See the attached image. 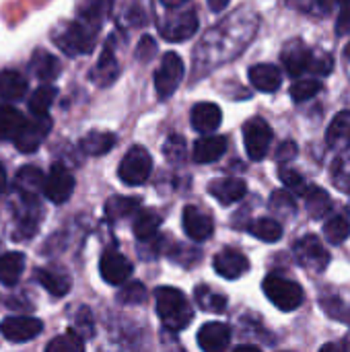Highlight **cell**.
Here are the masks:
<instances>
[{
    "mask_svg": "<svg viewBox=\"0 0 350 352\" xmlns=\"http://www.w3.org/2000/svg\"><path fill=\"white\" fill-rule=\"evenodd\" d=\"M350 33V0H344L340 4V14L336 23V35H349Z\"/></svg>",
    "mask_w": 350,
    "mask_h": 352,
    "instance_id": "cell-50",
    "label": "cell"
},
{
    "mask_svg": "<svg viewBox=\"0 0 350 352\" xmlns=\"http://www.w3.org/2000/svg\"><path fill=\"white\" fill-rule=\"evenodd\" d=\"M227 4H229V0H208V6L212 12H221Z\"/></svg>",
    "mask_w": 350,
    "mask_h": 352,
    "instance_id": "cell-53",
    "label": "cell"
},
{
    "mask_svg": "<svg viewBox=\"0 0 350 352\" xmlns=\"http://www.w3.org/2000/svg\"><path fill=\"white\" fill-rule=\"evenodd\" d=\"M41 192L52 204H64L74 192V175L62 163H54L47 177H43Z\"/></svg>",
    "mask_w": 350,
    "mask_h": 352,
    "instance_id": "cell-10",
    "label": "cell"
},
{
    "mask_svg": "<svg viewBox=\"0 0 350 352\" xmlns=\"http://www.w3.org/2000/svg\"><path fill=\"white\" fill-rule=\"evenodd\" d=\"M50 130H52V120L47 118V113L43 116L33 113V118L25 120L23 126L19 128L14 136V146L21 153H35L41 146V142L47 138Z\"/></svg>",
    "mask_w": 350,
    "mask_h": 352,
    "instance_id": "cell-8",
    "label": "cell"
},
{
    "mask_svg": "<svg viewBox=\"0 0 350 352\" xmlns=\"http://www.w3.org/2000/svg\"><path fill=\"white\" fill-rule=\"evenodd\" d=\"M248 231L264 243H276L283 237V225L276 219H268V217L252 221L248 225Z\"/></svg>",
    "mask_w": 350,
    "mask_h": 352,
    "instance_id": "cell-31",
    "label": "cell"
},
{
    "mask_svg": "<svg viewBox=\"0 0 350 352\" xmlns=\"http://www.w3.org/2000/svg\"><path fill=\"white\" fill-rule=\"evenodd\" d=\"M25 270V256L21 252H6L0 256V283L14 287Z\"/></svg>",
    "mask_w": 350,
    "mask_h": 352,
    "instance_id": "cell-29",
    "label": "cell"
},
{
    "mask_svg": "<svg viewBox=\"0 0 350 352\" xmlns=\"http://www.w3.org/2000/svg\"><path fill=\"white\" fill-rule=\"evenodd\" d=\"M155 54H157V41H155L151 35H144V37L140 39L138 47H136L138 60H140V62H149V60H153Z\"/></svg>",
    "mask_w": 350,
    "mask_h": 352,
    "instance_id": "cell-49",
    "label": "cell"
},
{
    "mask_svg": "<svg viewBox=\"0 0 350 352\" xmlns=\"http://www.w3.org/2000/svg\"><path fill=\"white\" fill-rule=\"evenodd\" d=\"M155 301H157V314L165 328L179 332L190 326L194 318V309L182 291L173 287H161L155 291Z\"/></svg>",
    "mask_w": 350,
    "mask_h": 352,
    "instance_id": "cell-1",
    "label": "cell"
},
{
    "mask_svg": "<svg viewBox=\"0 0 350 352\" xmlns=\"http://www.w3.org/2000/svg\"><path fill=\"white\" fill-rule=\"evenodd\" d=\"M182 221H184V231L192 241H206L215 233L212 219L196 206H186Z\"/></svg>",
    "mask_w": 350,
    "mask_h": 352,
    "instance_id": "cell-16",
    "label": "cell"
},
{
    "mask_svg": "<svg viewBox=\"0 0 350 352\" xmlns=\"http://www.w3.org/2000/svg\"><path fill=\"white\" fill-rule=\"evenodd\" d=\"M272 128L264 118H252L243 124V144L252 161H262L272 144Z\"/></svg>",
    "mask_w": 350,
    "mask_h": 352,
    "instance_id": "cell-5",
    "label": "cell"
},
{
    "mask_svg": "<svg viewBox=\"0 0 350 352\" xmlns=\"http://www.w3.org/2000/svg\"><path fill=\"white\" fill-rule=\"evenodd\" d=\"M208 192H210V196L217 198L223 206H231V204L239 202V200L245 196L248 186H245V182L239 179V177H221V179L210 182Z\"/></svg>",
    "mask_w": 350,
    "mask_h": 352,
    "instance_id": "cell-18",
    "label": "cell"
},
{
    "mask_svg": "<svg viewBox=\"0 0 350 352\" xmlns=\"http://www.w3.org/2000/svg\"><path fill=\"white\" fill-rule=\"evenodd\" d=\"M270 210L281 217H293L297 214V202L291 194V190H276L270 196Z\"/></svg>",
    "mask_w": 350,
    "mask_h": 352,
    "instance_id": "cell-39",
    "label": "cell"
},
{
    "mask_svg": "<svg viewBox=\"0 0 350 352\" xmlns=\"http://www.w3.org/2000/svg\"><path fill=\"white\" fill-rule=\"evenodd\" d=\"M118 138L113 132H105V130H93L87 132L80 138V151L89 157H101L105 153H109L116 146Z\"/></svg>",
    "mask_w": 350,
    "mask_h": 352,
    "instance_id": "cell-26",
    "label": "cell"
},
{
    "mask_svg": "<svg viewBox=\"0 0 350 352\" xmlns=\"http://www.w3.org/2000/svg\"><path fill=\"white\" fill-rule=\"evenodd\" d=\"M262 289H264V295L268 297V301L281 309V311H295L301 307L303 303V289L299 287V283L295 280H289V278H283L278 274H270L264 278L262 283Z\"/></svg>",
    "mask_w": 350,
    "mask_h": 352,
    "instance_id": "cell-3",
    "label": "cell"
},
{
    "mask_svg": "<svg viewBox=\"0 0 350 352\" xmlns=\"http://www.w3.org/2000/svg\"><path fill=\"white\" fill-rule=\"evenodd\" d=\"M99 272H101V278L105 283L120 287V285H124L130 278L132 264H130V260L124 254H120V250L107 248L103 252L101 260H99Z\"/></svg>",
    "mask_w": 350,
    "mask_h": 352,
    "instance_id": "cell-12",
    "label": "cell"
},
{
    "mask_svg": "<svg viewBox=\"0 0 350 352\" xmlns=\"http://www.w3.org/2000/svg\"><path fill=\"white\" fill-rule=\"evenodd\" d=\"M41 330H43L41 320L27 318V316H12L0 324V334L8 342H29L35 336H39Z\"/></svg>",
    "mask_w": 350,
    "mask_h": 352,
    "instance_id": "cell-13",
    "label": "cell"
},
{
    "mask_svg": "<svg viewBox=\"0 0 350 352\" xmlns=\"http://www.w3.org/2000/svg\"><path fill=\"white\" fill-rule=\"evenodd\" d=\"M332 68H334V60H332V56H330V54H326V52H324V54H314L309 72L328 76V74L332 72Z\"/></svg>",
    "mask_w": 350,
    "mask_h": 352,
    "instance_id": "cell-48",
    "label": "cell"
},
{
    "mask_svg": "<svg viewBox=\"0 0 350 352\" xmlns=\"http://www.w3.org/2000/svg\"><path fill=\"white\" fill-rule=\"evenodd\" d=\"M4 190H6V171H4V167L0 163V196L4 194Z\"/></svg>",
    "mask_w": 350,
    "mask_h": 352,
    "instance_id": "cell-55",
    "label": "cell"
},
{
    "mask_svg": "<svg viewBox=\"0 0 350 352\" xmlns=\"http://www.w3.org/2000/svg\"><path fill=\"white\" fill-rule=\"evenodd\" d=\"M163 153L171 163H179L186 155V140L179 134H171L163 146Z\"/></svg>",
    "mask_w": 350,
    "mask_h": 352,
    "instance_id": "cell-46",
    "label": "cell"
},
{
    "mask_svg": "<svg viewBox=\"0 0 350 352\" xmlns=\"http://www.w3.org/2000/svg\"><path fill=\"white\" fill-rule=\"evenodd\" d=\"M278 179L295 194H303L305 192V179L301 177V173L297 169H289V167H281L278 171Z\"/></svg>",
    "mask_w": 350,
    "mask_h": 352,
    "instance_id": "cell-45",
    "label": "cell"
},
{
    "mask_svg": "<svg viewBox=\"0 0 350 352\" xmlns=\"http://www.w3.org/2000/svg\"><path fill=\"white\" fill-rule=\"evenodd\" d=\"M301 196L305 200V208H307V212H309L311 219L320 221V219H324V217L330 214V210H332V198L320 186H307Z\"/></svg>",
    "mask_w": 350,
    "mask_h": 352,
    "instance_id": "cell-27",
    "label": "cell"
},
{
    "mask_svg": "<svg viewBox=\"0 0 350 352\" xmlns=\"http://www.w3.org/2000/svg\"><path fill=\"white\" fill-rule=\"evenodd\" d=\"M83 349H85V340L76 332L62 334L45 346L47 352H80Z\"/></svg>",
    "mask_w": 350,
    "mask_h": 352,
    "instance_id": "cell-41",
    "label": "cell"
},
{
    "mask_svg": "<svg viewBox=\"0 0 350 352\" xmlns=\"http://www.w3.org/2000/svg\"><path fill=\"white\" fill-rule=\"evenodd\" d=\"M320 303H322V309H324L332 320L342 322V324L350 326V307L342 301V299H338V297H326V299H322Z\"/></svg>",
    "mask_w": 350,
    "mask_h": 352,
    "instance_id": "cell-44",
    "label": "cell"
},
{
    "mask_svg": "<svg viewBox=\"0 0 350 352\" xmlns=\"http://www.w3.org/2000/svg\"><path fill=\"white\" fill-rule=\"evenodd\" d=\"M231 342V328L221 322L204 324L198 332V346L206 352L225 351Z\"/></svg>",
    "mask_w": 350,
    "mask_h": 352,
    "instance_id": "cell-17",
    "label": "cell"
},
{
    "mask_svg": "<svg viewBox=\"0 0 350 352\" xmlns=\"http://www.w3.org/2000/svg\"><path fill=\"white\" fill-rule=\"evenodd\" d=\"M250 82L260 93H274L283 85V72L274 64H254L250 68Z\"/></svg>",
    "mask_w": 350,
    "mask_h": 352,
    "instance_id": "cell-21",
    "label": "cell"
},
{
    "mask_svg": "<svg viewBox=\"0 0 350 352\" xmlns=\"http://www.w3.org/2000/svg\"><path fill=\"white\" fill-rule=\"evenodd\" d=\"M309 2H311V10H314V6H318L320 12L328 14V12H332L336 6H340L344 0H309Z\"/></svg>",
    "mask_w": 350,
    "mask_h": 352,
    "instance_id": "cell-52",
    "label": "cell"
},
{
    "mask_svg": "<svg viewBox=\"0 0 350 352\" xmlns=\"http://www.w3.org/2000/svg\"><path fill=\"white\" fill-rule=\"evenodd\" d=\"M332 182L334 186L350 196V155L349 157H336L332 163Z\"/></svg>",
    "mask_w": 350,
    "mask_h": 352,
    "instance_id": "cell-40",
    "label": "cell"
},
{
    "mask_svg": "<svg viewBox=\"0 0 350 352\" xmlns=\"http://www.w3.org/2000/svg\"><path fill=\"white\" fill-rule=\"evenodd\" d=\"M41 188H43V175H41L39 167L25 165V167L19 169V173H17V192L37 196V192Z\"/></svg>",
    "mask_w": 350,
    "mask_h": 352,
    "instance_id": "cell-34",
    "label": "cell"
},
{
    "mask_svg": "<svg viewBox=\"0 0 350 352\" xmlns=\"http://www.w3.org/2000/svg\"><path fill=\"white\" fill-rule=\"evenodd\" d=\"M184 80V60L175 52H167L155 72V89L161 99H167L175 93Z\"/></svg>",
    "mask_w": 350,
    "mask_h": 352,
    "instance_id": "cell-7",
    "label": "cell"
},
{
    "mask_svg": "<svg viewBox=\"0 0 350 352\" xmlns=\"http://www.w3.org/2000/svg\"><path fill=\"white\" fill-rule=\"evenodd\" d=\"M25 93H27V78L19 70L0 72V101L2 103L19 101Z\"/></svg>",
    "mask_w": 350,
    "mask_h": 352,
    "instance_id": "cell-28",
    "label": "cell"
},
{
    "mask_svg": "<svg viewBox=\"0 0 350 352\" xmlns=\"http://www.w3.org/2000/svg\"><path fill=\"white\" fill-rule=\"evenodd\" d=\"M227 151V138L219 134H208L204 138H198L194 144V161L196 163H215L221 159Z\"/></svg>",
    "mask_w": 350,
    "mask_h": 352,
    "instance_id": "cell-22",
    "label": "cell"
},
{
    "mask_svg": "<svg viewBox=\"0 0 350 352\" xmlns=\"http://www.w3.org/2000/svg\"><path fill=\"white\" fill-rule=\"evenodd\" d=\"M35 278L54 297H64L72 287V278L62 268H56V266L54 268H39L35 272Z\"/></svg>",
    "mask_w": 350,
    "mask_h": 352,
    "instance_id": "cell-23",
    "label": "cell"
},
{
    "mask_svg": "<svg viewBox=\"0 0 350 352\" xmlns=\"http://www.w3.org/2000/svg\"><path fill=\"white\" fill-rule=\"evenodd\" d=\"M29 68H31V72H33L39 80L47 82V80L58 78V74H60V70H62V64H60V60H58L56 56H52L50 52H45V50H35L33 56H31Z\"/></svg>",
    "mask_w": 350,
    "mask_h": 352,
    "instance_id": "cell-25",
    "label": "cell"
},
{
    "mask_svg": "<svg viewBox=\"0 0 350 352\" xmlns=\"http://www.w3.org/2000/svg\"><path fill=\"white\" fill-rule=\"evenodd\" d=\"M23 122L25 118L19 109H14L12 105H0V142L14 138Z\"/></svg>",
    "mask_w": 350,
    "mask_h": 352,
    "instance_id": "cell-33",
    "label": "cell"
},
{
    "mask_svg": "<svg viewBox=\"0 0 350 352\" xmlns=\"http://www.w3.org/2000/svg\"><path fill=\"white\" fill-rule=\"evenodd\" d=\"M297 142H293V140H285L281 146H278V151H276V161L278 163H287V161H293L295 157H297Z\"/></svg>",
    "mask_w": 350,
    "mask_h": 352,
    "instance_id": "cell-51",
    "label": "cell"
},
{
    "mask_svg": "<svg viewBox=\"0 0 350 352\" xmlns=\"http://www.w3.org/2000/svg\"><path fill=\"white\" fill-rule=\"evenodd\" d=\"M111 2L113 0H85L83 8L78 10V19L89 23V25H93L95 29H99L101 21L111 10Z\"/></svg>",
    "mask_w": 350,
    "mask_h": 352,
    "instance_id": "cell-35",
    "label": "cell"
},
{
    "mask_svg": "<svg viewBox=\"0 0 350 352\" xmlns=\"http://www.w3.org/2000/svg\"><path fill=\"white\" fill-rule=\"evenodd\" d=\"M146 297H149V293H146L144 285L138 283V280L128 283L118 291V301L124 303V305H140V303L146 301Z\"/></svg>",
    "mask_w": 350,
    "mask_h": 352,
    "instance_id": "cell-43",
    "label": "cell"
},
{
    "mask_svg": "<svg viewBox=\"0 0 350 352\" xmlns=\"http://www.w3.org/2000/svg\"><path fill=\"white\" fill-rule=\"evenodd\" d=\"M344 56H347V58H349V60H350V43H349V45H347V50H344Z\"/></svg>",
    "mask_w": 350,
    "mask_h": 352,
    "instance_id": "cell-57",
    "label": "cell"
},
{
    "mask_svg": "<svg viewBox=\"0 0 350 352\" xmlns=\"http://www.w3.org/2000/svg\"><path fill=\"white\" fill-rule=\"evenodd\" d=\"M118 76H120V64L111 52V41H107L101 58L97 60V64L91 70V80L99 87H109L111 82H116Z\"/></svg>",
    "mask_w": 350,
    "mask_h": 352,
    "instance_id": "cell-20",
    "label": "cell"
},
{
    "mask_svg": "<svg viewBox=\"0 0 350 352\" xmlns=\"http://www.w3.org/2000/svg\"><path fill=\"white\" fill-rule=\"evenodd\" d=\"M235 351L239 352V351H250V352H258L260 351V349H258V346H237V349H235Z\"/></svg>",
    "mask_w": 350,
    "mask_h": 352,
    "instance_id": "cell-56",
    "label": "cell"
},
{
    "mask_svg": "<svg viewBox=\"0 0 350 352\" xmlns=\"http://www.w3.org/2000/svg\"><path fill=\"white\" fill-rule=\"evenodd\" d=\"M196 301L198 305L204 309V311H210V314H223L227 309V297L225 295H219L215 291H210L206 285H200L196 287Z\"/></svg>",
    "mask_w": 350,
    "mask_h": 352,
    "instance_id": "cell-37",
    "label": "cell"
},
{
    "mask_svg": "<svg viewBox=\"0 0 350 352\" xmlns=\"http://www.w3.org/2000/svg\"><path fill=\"white\" fill-rule=\"evenodd\" d=\"M311 58H314V52L299 39L289 41L283 47V54H281L285 70L289 72V76H295V78L311 68Z\"/></svg>",
    "mask_w": 350,
    "mask_h": 352,
    "instance_id": "cell-14",
    "label": "cell"
},
{
    "mask_svg": "<svg viewBox=\"0 0 350 352\" xmlns=\"http://www.w3.org/2000/svg\"><path fill=\"white\" fill-rule=\"evenodd\" d=\"M140 198L134 196H111L105 202V217L109 221H122L130 214H134L140 206Z\"/></svg>",
    "mask_w": 350,
    "mask_h": 352,
    "instance_id": "cell-30",
    "label": "cell"
},
{
    "mask_svg": "<svg viewBox=\"0 0 350 352\" xmlns=\"http://www.w3.org/2000/svg\"><path fill=\"white\" fill-rule=\"evenodd\" d=\"M188 0H161V4L163 6H167V8H179V6H184Z\"/></svg>",
    "mask_w": 350,
    "mask_h": 352,
    "instance_id": "cell-54",
    "label": "cell"
},
{
    "mask_svg": "<svg viewBox=\"0 0 350 352\" xmlns=\"http://www.w3.org/2000/svg\"><path fill=\"white\" fill-rule=\"evenodd\" d=\"M95 35H97V29L93 25H89V23H85V21L78 19V21H72V23L60 27L54 33V41H56V45L64 54L76 58V56L89 54L93 50Z\"/></svg>",
    "mask_w": 350,
    "mask_h": 352,
    "instance_id": "cell-2",
    "label": "cell"
},
{
    "mask_svg": "<svg viewBox=\"0 0 350 352\" xmlns=\"http://www.w3.org/2000/svg\"><path fill=\"white\" fill-rule=\"evenodd\" d=\"M190 120H192V128L200 134H210L215 132L219 126H221V120H223V111L217 103H196L192 107V113H190Z\"/></svg>",
    "mask_w": 350,
    "mask_h": 352,
    "instance_id": "cell-19",
    "label": "cell"
},
{
    "mask_svg": "<svg viewBox=\"0 0 350 352\" xmlns=\"http://www.w3.org/2000/svg\"><path fill=\"white\" fill-rule=\"evenodd\" d=\"M153 159L144 146H132L120 163V179L128 186H140L151 177Z\"/></svg>",
    "mask_w": 350,
    "mask_h": 352,
    "instance_id": "cell-4",
    "label": "cell"
},
{
    "mask_svg": "<svg viewBox=\"0 0 350 352\" xmlns=\"http://www.w3.org/2000/svg\"><path fill=\"white\" fill-rule=\"evenodd\" d=\"M56 87L54 85H41L35 89V93L29 97V111L31 113H37V116H43L47 113V109L52 107L54 99H56Z\"/></svg>",
    "mask_w": 350,
    "mask_h": 352,
    "instance_id": "cell-38",
    "label": "cell"
},
{
    "mask_svg": "<svg viewBox=\"0 0 350 352\" xmlns=\"http://www.w3.org/2000/svg\"><path fill=\"white\" fill-rule=\"evenodd\" d=\"M161 227V217L155 212V210H140L136 217H134V225H132V231L134 235L140 239V241H146L151 237L157 235Z\"/></svg>",
    "mask_w": 350,
    "mask_h": 352,
    "instance_id": "cell-32",
    "label": "cell"
},
{
    "mask_svg": "<svg viewBox=\"0 0 350 352\" xmlns=\"http://www.w3.org/2000/svg\"><path fill=\"white\" fill-rule=\"evenodd\" d=\"M326 142L334 151L350 148V109H344L334 116L326 132Z\"/></svg>",
    "mask_w": 350,
    "mask_h": 352,
    "instance_id": "cell-24",
    "label": "cell"
},
{
    "mask_svg": "<svg viewBox=\"0 0 350 352\" xmlns=\"http://www.w3.org/2000/svg\"><path fill=\"white\" fill-rule=\"evenodd\" d=\"M320 91H322V82L318 78H299L291 87V97H293V101L301 103V101L316 97Z\"/></svg>",
    "mask_w": 350,
    "mask_h": 352,
    "instance_id": "cell-42",
    "label": "cell"
},
{
    "mask_svg": "<svg viewBox=\"0 0 350 352\" xmlns=\"http://www.w3.org/2000/svg\"><path fill=\"white\" fill-rule=\"evenodd\" d=\"M74 324H76V334L85 340H89V338H93V334H95V328H93V316H91V311L87 309V307H80L78 309V314H76V320H74Z\"/></svg>",
    "mask_w": 350,
    "mask_h": 352,
    "instance_id": "cell-47",
    "label": "cell"
},
{
    "mask_svg": "<svg viewBox=\"0 0 350 352\" xmlns=\"http://www.w3.org/2000/svg\"><path fill=\"white\" fill-rule=\"evenodd\" d=\"M293 254L297 262L311 272H324L330 264V254L316 235H303L301 239H297L293 245Z\"/></svg>",
    "mask_w": 350,
    "mask_h": 352,
    "instance_id": "cell-9",
    "label": "cell"
},
{
    "mask_svg": "<svg viewBox=\"0 0 350 352\" xmlns=\"http://www.w3.org/2000/svg\"><path fill=\"white\" fill-rule=\"evenodd\" d=\"M159 31L167 41H186L198 31V16L194 10H182L169 14L159 23Z\"/></svg>",
    "mask_w": 350,
    "mask_h": 352,
    "instance_id": "cell-11",
    "label": "cell"
},
{
    "mask_svg": "<svg viewBox=\"0 0 350 352\" xmlns=\"http://www.w3.org/2000/svg\"><path fill=\"white\" fill-rule=\"evenodd\" d=\"M212 266H215L219 276H223L227 280H237V278H241L250 270V260L239 250L225 248L221 254L215 256Z\"/></svg>",
    "mask_w": 350,
    "mask_h": 352,
    "instance_id": "cell-15",
    "label": "cell"
},
{
    "mask_svg": "<svg viewBox=\"0 0 350 352\" xmlns=\"http://www.w3.org/2000/svg\"><path fill=\"white\" fill-rule=\"evenodd\" d=\"M39 219H41V206H39L37 196L19 192V202L14 204L17 229H14V237L12 239H17V241L19 239H29L37 231Z\"/></svg>",
    "mask_w": 350,
    "mask_h": 352,
    "instance_id": "cell-6",
    "label": "cell"
},
{
    "mask_svg": "<svg viewBox=\"0 0 350 352\" xmlns=\"http://www.w3.org/2000/svg\"><path fill=\"white\" fill-rule=\"evenodd\" d=\"M324 237L332 245H340L350 237V223L344 214H336L324 223Z\"/></svg>",
    "mask_w": 350,
    "mask_h": 352,
    "instance_id": "cell-36",
    "label": "cell"
}]
</instances>
